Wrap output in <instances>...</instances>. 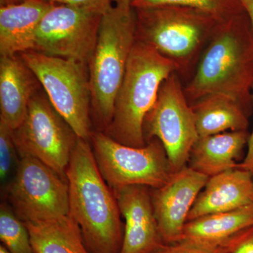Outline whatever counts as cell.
I'll return each instance as SVG.
<instances>
[{"label": "cell", "instance_id": "6da1fadb", "mask_svg": "<svg viewBox=\"0 0 253 253\" xmlns=\"http://www.w3.org/2000/svg\"><path fill=\"white\" fill-rule=\"evenodd\" d=\"M253 90V35L244 11L218 23L184 91L190 105L208 95L224 94L249 113Z\"/></svg>", "mask_w": 253, "mask_h": 253}, {"label": "cell", "instance_id": "7a4b0ae2", "mask_svg": "<svg viewBox=\"0 0 253 253\" xmlns=\"http://www.w3.org/2000/svg\"><path fill=\"white\" fill-rule=\"evenodd\" d=\"M69 213L91 253H121L124 227L117 199L98 168L89 141L78 138L66 172Z\"/></svg>", "mask_w": 253, "mask_h": 253}, {"label": "cell", "instance_id": "3957f363", "mask_svg": "<svg viewBox=\"0 0 253 253\" xmlns=\"http://www.w3.org/2000/svg\"><path fill=\"white\" fill-rule=\"evenodd\" d=\"M173 73H176V68L170 60L136 41L105 134L126 146H146L145 118L154 106L163 82Z\"/></svg>", "mask_w": 253, "mask_h": 253}, {"label": "cell", "instance_id": "277c9868", "mask_svg": "<svg viewBox=\"0 0 253 253\" xmlns=\"http://www.w3.org/2000/svg\"><path fill=\"white\" fill-rule=\"evenodd\" d=\"M136 42V16L129 4H115L103 14L94 52L88 63L91 116L104 131Z\"/></svg>", "mask_w": 253, "mask_h": 253}, {"label": "cell", "instance_id": "5b68a950", "mask_svg": "<svg viewBox=\"0 0 253 253\" xmlns=\"http://www.w3.org/2000/svg\"><path fill=\"white\" fill-rule=\"evenodd\" d=\"M136 41L170 60L176 73H188L197 64L219 21L204 11L178 6L134 9Z\"/></svg>", "mask_w": 253, "mask_h": 253}, {"label": "cell", "instance_id": "8992f818", "mask_svg": "<svg viewBox=\"0 0 253 253\" xmlns=\"http://www.w3.org/2000/svg\"><path fill=\"white\" fill-rule=\"evenodd\" d=\"M19 55L36 75L54 109L78 137L90 140L93 131L88 66L35 51Z\"/></svg>", "mask_w": 253, "mask_h": 253}, {"label": "cell", "instance_id": "52a82bcc", "mask_svg": "<svg viewBox=\"0 0 253 253\" xmlns=\"http://www.w3.org/2000/svg\"><path fill=\"white\" fill-rule=\"evenodd\" d=\"M90 141L100 172L112 189L131 185L156 189L172 174L166 149L156 138L143 147H132L97 130Z\"/></svg>", "mask_w": 253, "mask_h": 253}, {"label": "cell", "instance_id": "ba28073f", "mask_svg": "<svg viewBox=\"0 0 253 253\" xmlns=\"http://www.w3.org/2000/svg\"><path fill=\"white\" fill-rule=\"evenodd\" d=\"M20 156L36 158L66 178V169L78 137L51 104L42 87L32 97L27 113L14 130Z\"/></svg>", "mask_w": 253, "mask_h": 253}, {"label": "cell", "instance_id": "9c48e42d", "mask_svg": "<svg viewBox=\"0 0 253 253\" xmlns=\"http://www.w3.org/2000/svg\"><path fill=\"white\" fill-rule=\"evenodd\" d=\"M144 132L146 142L156 138L162 143L173 172L187 166L199 135L177 73L163 82L157 100L145 118Z\"/></svg>", "mask_w": 253, "mask_h": 253}, {"label": "cell", "instance_id": "30bf717a", "mask_svg": "<svg viewBox=\"0 0 253 253\" xmlns=\"http://www.w3.org/2000/svg\"><path fill=\"white\" fill-rule=\"evenodd\" d=\"M66 178L39 160L20 156L16 174L7 186V196L23 221L56 219L69 214Z\"/></svg>", "mask_w": 253, "mask_h": 253}, {"label": "cell", "instance_id": "8fae6325", "mask_svg": "<svg viewBox=\"0 0 253 253\" xmlns=\"http://www.w3.org/2000/svg\"><path fill=\"white\" fill-rule=\"evenodd\" d=\"M103 14L85 8L51 5L40 23L33 51L88 66Z\"/></svg>", "mask_w": 253, "mask_h": 253}, {"label": "cell", "instance_id": "7c38bea8", "mask_svg": "<svg viewBox=\"0 0 253 253\" xmlns=\"http://www.w3.org/2000/svg\"><path fill=\"white\" fill-rule=\"evenodd\" d=\"M208 178L186 166L173 172L163 186L151 189L155 216L165 244L183 239L189 213Z\"/></svg>", "mask_w": 253, "mask_h": 253}, {"label": "cell", "instance_id": "4fadbf2b", "mask_svg": "<svg viewBox=\"0 0 253 253\" xmlns=\"http://www.w3.org/2000/svg\"><path fill=\"white\" fill-rule=\"evenodd\" d=\"M150 189L131 185L113 189L125 219L121 253H154L165 244L155 216Z\"/></svg>", "mask_w": 253, "mask_h": 253}, {"label": "cell", "instance_id": "5bb4252c", "mask_svg": "<svg viewBox=\"0 0 253 253\" xmlns=\"http://www.w3.org/2000/svg\"><path fill=\"white\" fill-rule=\"evenodd\" d=\"M253 205V176L239 167L208 178L188 217V221Z\"/></svg>", "mask_w": 253, "mask_h": 253}, {"label": "cell", "instance_id": "9a60e30c", "mask_svg": "<svg viewBox=\"0 0 253 253\" xmlns=\"http://www.w3.org/2000/svg\"><path fill=\"white\" fill-rule=\"evenodd\" d=\"M41 88L20 55L0 56V121L15 130L26 117L32 97Z\"/></svg>", "mask_w": 253, "mask_h": 253}, {"label": "cell", "instance_id": "2e32d148", "mask_svg": "<svg viewBox=\"0 0 253 253\" xmlns=\"http://www.w3.org/2000/svg\"><path fill=\"white\" fill-rule=\"evenodd\" d=\"M44 0H24L0 6V55L14 56L33 51L38 28L51 5Z\"/></svg>", "mask_w": 253, "mask_h": 253}, {"label": "cell", "instance_id": "e0dca14e", "mask_svg": "<svg viewBox=\"0 0 253 253\" xmlns=\"http://www.w3.org/2000/svg\"><path fill=\"white\" fill-rule=\"evenodd\" d=\"M250 136L248 130L200 136L190 153L188 166L208 177L234 169Z\"/></svg>", "mask_w": 253, "mask_h": 253}, {"label": "cell", "instance_id": "ac0fdd59", "mask_svg": "<svg viewBox=\"0 0 253 253\" xmlns=\"http://www.w3.org/2000/svg\"><path fill=\"white\" fill-rule=\"evenodd\" d=\"M200 136L248 130L249 113L237 100L224 94L208 95L191 105Z\"/></svg>", "mask_w": 253, "mask_h": 253}, {"label": "cell", "instance_id": "d6986e66", "mask_svg": "<svg viewBox=\"0 0 253 253\" xmlns=\"http://www.w3.org/2000/svg\"><path fill=\"white\" fill-rule=\"evenodd\" d=\"M253 226V205H251L235 211L213 213L187 221L182 239L205 246H219Z\"/></svg>", "mask_w": 253, "mask_h": 253}, {"label": "cell", "instance_id": "ffe728a7", "mask_svg": "<svg viewBox=\"0 0 253 253\" xmlns=\"http://www.w3.org/2000/svg\"><path fill=\"white\" fill-rule=\"evenodd\" d=\"M24 224L35 253H91L70 213L56 219Z\"/></svg>", "mask_w": 253, "mask_h": 253}, {"label": "cell", "instance_id": "44dd1931", "mask_svg": "<svg viewBox=\"0 0 253 253\" xmlns=\"http://www.w3.org/2000/svg\"><path fill=\"white\" fill-rule=\"evenodd\" d=\"M162 6H178L192 8L211 15L219 22L230 19L244 12L239 0H134V9Z\"/></svg>", "mask_w": 253, "mask_h": 253}, {"label": "cell", "instance_id": "7402d4cb", "mask_svg": "<svg viewBox=\"0 0 253 253\" xmlns=\"http://www.w3.org/2000/svg\"><path fill=\"white\" fill-rule=\"evenodd\" d=\"M0 239L11 253H35L27 227L5 204L0 207Z\"/></svg>", "mask_w": 253, "mask_h": 253}, {"label": "cell", "instance_id": "603a6c76", "mask_svg": "<svg viewBox=\"0 0 253 253\" xmlns=\"http://www.w3.org/2000/svg\"><path fill=\"white\" fill-rule=\"evenodd\" d=\"M18 152L14 138V130L0 121V179L6 180L12 169Z\"/></svg>", "mask_w": 253, "mask_h": 253}, {"label": "cell", "instance_id": "cb8c5ba5", "mask_svg": "<svg viewBox=\"0 0 253 253\" xmlns=\"http://www.w3.org/2000/svg\"><path fill=\"white\" fill-rule=\"evenodd\" d=\"M226 244L208 246L182 239L172 244H164L154 253H224Z\"/></svg>", "mask_w": 253, "mask_h": 253}, {"label": "cell", "instance_id": "d4e9b609", "mask_svg": "<svg viewBox=\"0 0 253 253\" xmlns=\"http://www.w3.org/2000/svg\"><path fill=\"white\" fill-rule=\"evenodd\" d=\"M224 253H253V226L228 241Z\"/></svg>", "mask_w": 253, "mask_h": 253}, {"label": "cell", "instance_id": "484cf974", "mask_svg": "<svg viewBox=\"0 0 253 253\" xmlns=\"http://www.w3.org/2000/svg\"><path fill=\"white\" fill-rule=\"evenodd\" d=\"M50 4H63L94 10L104 14L113 6L111 0H44Z\"/></svg>", "mask_w": 253, "mask_h": 253}, {"label": "cell", "instance_id": "4316f807", "mask_svg": "<svg viewBox=\"0 0 253 253\" xmlns=\"http://www.w3.org/2000/svg\"><path fill=\"white\" fill-rule=\"evenodd\" d=\"M238 167L246 169L251 173L253 176V129L250 136L249 144H248V152L245 158L244 162L240 163Z\"/></svg>", "mask_w": 253, "mask_h": 253}, {"label": "cell", "instance_id": "83f0119b", "mask_svg": "<svg viewBox=\"0 0 253 253\" xmlns=\"http://www.w3.org/2000/svg\"><path fill=\"white\" fill-rule=\"evenodd\" d=\"M239 1L249 17L253 35V0H239Z\"/></svg>", "mask_w": 253, "mask_h": 253}, {"label": "cell", "instance_id": "f1b7e54d", "mask_svg": "<svg viewBox=\"0 0 253 253\" xmlns=\"http://www.w3.org/2000/svg\"><path fill=\"white\" fill-rule=\"evenodd\" d=\"M24 0H0V6L18 4L22 2Z\"/></svg>", "mask_w": 253, "mask_h": 253}, {"label": "cell", "instance_id": "f546056e", "mask_svg": "<svg viewBox=\"0 0 253 253\" xmlns=\"http://www.w3.org/2000/svg\"><path fill=\"white\" fill-rule=\"evenodd\" d=\"M111 2L115 3V4H132L134 0H111Z\"/></svg>", "mask_w": 253, "mask_h": 253}, {"label": "cell", "instance_id": "4dcf8cb0", "mask_svg": "<svg viewBox=\"0 0 253 253\" xmlns=\"http://www.w3.org/2000/svg\"><path fill=\"white\" fill-rule=\"evenodd\" d=\"M0 253H10L9 251H8V250L6 249V247H5V246H2V245H1V246H0Z\"/></svg>", "mask_w": 253, "mask_h": 253}]
</instances>
